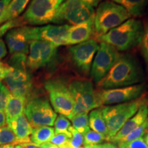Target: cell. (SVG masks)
<instances>
[{"mask_svg": "<svg viewBox=\"0 0 148 148\" xmlns=\"http://www.w3.org/2000/svg\"><path fill=\"white\" fill-rule=\"evenodd\" d=\"M71 25H47L41 27L26 26L27 38L29 41L34 40H43L53 44L57 47L64 45L66 34Z\"/></svg>", "mask_w": 148, "mask_h": 148, "instance_id": "cell-14", "label": "cell"}, {"mask_svg": "<svg viewBox=\"0 0 148 148\" xmlns=\"http://www.w3.org/2000/svg\"><path fill=\"white\" fill-rule=\"evenodd\" d=\"M148 130V123L147 121L144 122L142 125L138 126L136 128H135L134 130H132L130 133H129L127 136L123 137L122 139H121L118 142L119 143H128V142H131L132 140H134L136 139H138L140 137H143L144 134Z\"/></svg>", "mask_w": 148, "mask_h": 148, "instance_id": "cell-28", "label": "cell"}, {"mask_svg": "<svg viewBox=\"0 0 148 148\" xmlns=\"http://www.w3.org/2000/svg\"><path fill=\"white\" fill-rule=\"evenodd\" d=\"M7 54V48L3 39L0 38V60L4 58Z\"/></svg>", "mask_w": 148, "mask_h": 148, "instance_id": "cell-39", "label": "cell"}, {"mask_svg": "<svg viewBox=\"0 0 148 148\" xmlns=\"http://www.w3.org/2000/svg\"><path fill=\"white\" fill-rule=\"evenodd\" d=\"M8 66V65L7 64H4L0 62V83L2 82L1 81L3 80L5 78Z\"/></svg>", "mask_w": 148, "mask_h": 148, "instance_id": "cell-38", "label": "cell"}, {"mask_svg": "<svg viewBox=\"0 0 148 148\" xmlns=\"http://www.w3.org/2000/svg\"><path fill=\"white\" fill-rule=\"evenodd\" d=\"M29 1V0H11L0 21V24L18 17L26 8Z\"/></svg>", "mask_w": 148, "mask_h": 148, "instance_id": "cell-23", "label": "cell"}, {"mask_svg": "<svg viewBox=\"0 0 148 148\" xmlns=\"http://www.w3.org/2000/svg\"><path fill=\"white\" fill-rule=\"evenodd\" d=\"M148 101L145 93L137 99L111 106L100 107L108 130V141L114 136L129 119Z\"/></svg>", "mask_w": 148, "mask_h": 148, "instance_id": "cell-3", "label": "cell"}, {"mask_svg": "<svg viewBox=\"0 0 148 148\" xmlns=\"http://www.w3.org/2000/svg\"><path fill=\"white\" fill-rule=\"evenodd\" d=\"M147 123H148V117H147Z\"/></svg>", "mask_w": 148, "mask_h": 148, "instance_id": "cell-48", "label": "cell"}, {"mask_svg": "<svg viewBox=\"0 0 148 148\" xmlns=\"http://www.w3.org/2000/svg\"><path fill=\"white\" fill-rule=\"evenodd\" d=\"M10 94V90L6 86H5L2 82L0 83V111H5L8 98Z\"/></svg>", "mask_w": 148, "mask_h": 148, "instance_id": "cell-34", "label": "cell"}, {"mask_svg": "<svg viewBox=\"0 0 148 148\" xmlns=\"http://www.w3.org/2000/svg\"><path fill=\"white\" fill-rule=\"evenodd\" d=\"M143 138L144 141H145V143H146V145H147L148 147V130L145 133V134H144V135L143 136Z\"/></svg>", "mask_w": 148, "mask_h": 148, "instance_id": "cell-44", "label": "cell"}, {"mask_svg": "<svg viewBox=\"0 0 148 148\" xmlns=\"http://www.w3.org/2000/svg\"><path fill=\"white\" fill-rule=\"evenodd\" d=\"M24 114L32 127L53 126L57 114L46 97H30L27 100Z\"/></svg>", "mask_w": 148, "mask_h": 148, "instance_id": "cell-7", "label": "cell"}, {"mask_svg": "<svg viewBox=\"0 0 148 148\" xmlns=\"http://www.w3.org/2000/svg\"><path fill=\"white\" fill-rule=\"evenodd\" d=\"M5 42L11 54H28L30 41L27 38L26 26L10 29L5 35Z\"/></svg>", "mask_w": 148, "mask_h": 148, "instance_id": "cell-16", "label": "cell"}, {"mask_svg": "<svg viewBox=\"0 0 148 148\" xmlns=\"http://www.w3.org/2000/svg\"><path fill=\"white\" fill-rule=\"evenodd\" d=\"M143 34L141 41L140 42L139 47L140 53L145 61L146 70L148 74V19L143 21Z\"/></svg>", "mask_w": 148, "mask_h": 148, "instance_id": "cell-27", "label": "cell"}, {"mask_svg": "<svg viewBox=\"0 0 148 148\" xmlns=\"http://www.w3.org/2000/svg\"><path fill=\"white\" fill-rule=\"evenodd\" d=\"M119 55L120 53L112 46L105 42H99L89 73L96 84L108 73Z\"/></svg>", "mask_w": 148, "mask_h": 148, "instance_id": "cell-11", "label": "cell"}, {"mask_svg": "<svg viewBox=\"0 0 148 148\" xmlns=\"http://www.w3.org/2000/svg\"><path fill=\"white\" fill-rule=\"evenodd\" d=\"M56 1H61V2H63L64 1H65V0H56Z\"/></svg>", "mask_w": 148, "mask_h": 148, "instance_id": "cell-46", "label": "cell"}, {"mask_svg": "<svg viewBox=\"0 0 148 148\" xmlns=\"http://www.w3.org/2000/svg\"><path fill=\"white\" fill-rule=\"evenodd\" d=\"M121 148H123V147H121Z\"/></svg>", "mask_w": 148, "mask_h": 148, "instance_id": "cell-49", "label": "cell"}, {"mask_svg": "<svg viewBox=\"0 0 148 148\" xmlns=\"http://www.w3.org/2000/svg\"><path fill=\"white\" fill-rule=\"evenodd\" d=\"M55 135L54 128L50 126H39L32 129L30 136L31 143L37 146L47 143Z\"/></svg>", "mask_w": 148, "mask_h": 148, "instance_id": "cell-24", "label": "cell"}, {"mask_svg": "<svg viewBox=\"0 0 148 148\" xmlns=\"http://www.w3.org/2000/svg\"><path fill=\"white\" fill-rule=\"evenodd\" d=\"M27 58L26 54L23 53H14L12 54L9 59L8 66L14 69L27 70Z\"/></svg>", "mask_w": 148, "mask_h": 148, "instance_id": "cell-31", "label": "cell"}, {"mask_svg": "<svg viewBox=\"0 0 148 148\" xmlns=\"http://www.w3.org/2000/svg\"><path fill=\"white\" fill-rule=\"evenodd\" d=\"M5 123H6V119H5V112L0 111V127L5 126Z\"/></svg>", "mask_w": 148, "mask_h": 148, "instance_id": "cell-41", "label": "cell"}, {"mask_svg": "<svg viewBox=\"0 0 148 148\" xmlns=\"http://www.w3.org/2000/svg\"><path fill=\"white\" fill-rule=\"evenodd\" d=\"M121 5L131 17L137 18L143 15L148 3V0H112Z\"/></svg>", "mask_w": 148, "mask_h": 148, "instance_id": "cell-21", "label": "cell"}, {"mask_svg": "<svg viewBox=\"0 0 148 148\" xmlns=\"http://www.w3.org/2000/svg\"><path fill=\"white\" fill-rule=\"evenodd\" d=\"M8 126L16 136L18 144L31 143L30 136L33 127L27 121L24 113L10 122Z\"/></svg>", "mask_w": 148, "mask_h": 148, "instance_id": "cell-19", "label": "cell"}, {"mask_svg": "<svg viewBox=\"0 0 148 148\" xmlns=\"http://www.w3.org/2000/svg\"><path fill=\"white\" fill-rule=\"evenodd\" d=\"M145 73L136 57L130 53H120L108 73L97 83L98 88L124 87L143 83Z\"/></svg>", "mask_w": 148, "mask_h": 148, "instance_id": "cell-1", "label": "cell"}, {"mask_svg": "<svg viewBox=\"0 0 148 148\" xmlns=\"http://www.w3.org/2000/svg\"><path fill=\"white\" fill-rule=\"evenodd\" d=\"M23 148H40V146H37L32 143H23L21 144Z\"/></svg>", "mask_w": 148, "mask_h": 148, "instance_id": "cell-43", "label": "cell"}, {"mask_svg": "<svg viewBox=\"0 0 148 148\" xmlns=\"http://www.w3.org/2000/svg\"><path fill=\"white\" fill-rule=\"evenodd\" d=\"M11 0H0V21Z\"/></svg>", "mask_w": 148, "mask_h": 148, "instance_id": "cell-37", "label": "cell"}, {"mask_svg": "<svg viewBox=\"0 0 148 148\" xmlns=\"http://www.w3.org/2000/svg\"><path fill=\"white\" fill-rule=\"evenodd\" d=\"M93 35H95L94 16L84 23L71 25L66 34L64 45H77L90 39Z\"/></svg>", "mask_w": 148, "mask_h": 148, "instance_id": "cell-17", "label": "cell"}, {"mask_svg": "<svg viewBox=\"0 0 148 148\" xmlns=\"http://www.w3.org/2000/svg\"><path fill=\"white\" fill-rule=\"evenodd\" d=\"M88 121L90 128L104 136L108 141V130L101 108H95L90 111L88 114Z\"/></svg>", "mask_w": 148, "mask_h": 148, "instance_id": "cell-22", "label": "cell"}, {"mask_svg": "<svg viewBox=\"0 0 148 148\" xmlns=\"http://www.w3.org/2000/svg\"><path fill=\"white\" fill-rule=\"evenodd\" d=\"M99 43L93 38L69 48V54L74 66L81 73L88 75L90 73L92 61L97 52Z\"/></svg>", "mask_w": 148, "mask_h": 148, "instance_id": "cell-13", "label": "cell"}, {"mask_svg": "<svg viewBox=\"0 0 148 148\" xmlns=\"http://www.w3.org/2000/svg\"><path fill=\"white\" fill-rule=\"evenodd\" d=\"M73 127L77 132L84 135L90 130L88 113L83 112L74 115L71 119Z\"/></svg>", "mask_w": 148, "mask_h": 148, "instance_id": "cell-25", "label": "cell"}, {"mask_svg": "<svg viewBox=\"0 0 148 148\" xmlns=\"http://www.w3.org/2000/svg\"><path fill=\"white\" fill-rule=\"evenodd\" d=\"M7 144H18L16 136L8 126L0 127V146Z\"/></svg>", "mask_w": 148, "mask_h": 148, "instance_id": "cell-29", "label": "cell"}, {"mask_svg": "<svg viewBox=\"0 0 148 148\" xmlns=\"http://www.w3.org/2000/svg\"><path fill=\"white\" fill-rule=\"evenodd\" d=\"M94 15V27L96 38L106 34L132 18L121 5L110 0L103 1L99 5Z\"/></svg>", "mask_w": 148, "mask_h": 148, "instance_id": "cell-4", "label": "cell"}, {"mask_svg": "<svg viewBox=\"0 0 148 148\" xmlns=\"http://www.w3.org/2000/svg\"><path fill=\"white\" fill-rule=\"evenodd\" d=\"M79 148H85V147H84H84H79Z\"/></svg>", "mask_w": 148, "mask_h": 148, "instance_id": "cell-47", "label": "cell"}, {"mask_svg": "<svg viewBox=\"0 0 148 148\" xmlns=\"http://www.w3.org/2000/svg\"><path fill=\"white\" fill-rule=\"evenodd\" d=\"M27 101L25 98L18 97L12 94L9 95L4 111L7 124L8 125L16 117L24 113Z\"/></svg>", "mask_w": 148, "mask_h": 148, "instance_id": "cell-20", "label": "cell"}, {"mask_svg": "<svg viewBox=\"0 0 148 148\" xmlns=\"http://www.w3.org/2000/svg\"><path fill=\"white\" fill-rule=\"evenodd\" d=\"M3 80L12 95L25 98L27 100L31 97L32 82L27 70L14 69L8 66Z\"/></svg>", "mask_w": 148, "mask_h": 148, "instance_id": "cell-15", "label": "cell"}, {"mask_svg": "<svg viewBox=\"0 0 148 148\" xmlns=\"http://www.w3.org/2000/svg\"><path fill=\"white\" fill-rule=\"evenodd\" d=\"M148 117V101L143 103L140 107L137 112L129 119L121 127L117 133L114 136L111 137L108 142L117 143L129 133H130L135 128L140 126L147 120Z\"/></svg>", "mask_w": 148, "mask_h": 148, "instance_id": "cell-18", "label": "cell"}, {"mask_svg": "<svg viewBox=\"0 0 148 148\" xmlns=\"http://www.w3.org/2000/svg\"><path fill=\"white\" fill-rule=\"evenodd\" d=\"M40 148H60L58 147V146L55 145L54 144L50 143V142H47V143H45L42 144L40 146Z\"/></svg>", "mask_w": 148, "mask_h": 148, "instance_id": "cell-42", "label": "cell"}, {"mask_svg": "<svg viewBox=\"0 0 148 148\" xmlns=\"http://www.w3.org/2000/svg\"><path fill=\"white\" fill-rule=\"evenodd\" d=\"M45 88L55 112L71 120L73 115L74 101L69 84L61 79H49L45 83Z\"/></svg>", "mask_w": 148, "mask_h": 148, "instance_id": "cell-5", "label": "cell"}, {"mask_svg": "<svg viewBox=\"0 0 148 148\" xmlns=\"http://www.w3.org/2000/svg\"><path fill=\"white\" fill-rule=\"evenodd\" d=\"M117 147L119 148H148L143 137H140L128 143H117Z\"/></svg>", "mask_w": 148, "mask_h": 148, "instance_id": "cell-35", "label": "cell"}, {"mask_svg": "<svg viewBox=\"0 0 148 148\" xmlns=\"http://www.w3.org/2000/svg\"><path fill=\"white\" fill-rule=\"evenodd\" d=\"M61 3L56 0H32L21 18L25 25H40L53 22Z\"/></svg>", "mask_w": 148, "mask_h": 148, "instance_id": "cell-9", "label": "cell"}, {"mask_svg": "<svg viewBox=\"0 0 148 148\" xmlns=\"http://www.w3.org/2000/svg\"><path fill=\"white\" fill-rule=\"evenodd\" d=\"M94 14V8L82 0H65L58 8L53 23L67 22L75 25L88 21Z\"/></svg>", "mask_w": 148, "mask_h": 148, "instance_id": "cell-8", "label": "cell"}, {"mask_svg": "<svg viewBox=\"0 0 148 148\" xmlns=\"http://www.w3.org/2000/svg\"><path fill=\"white\" fill-rule=\"evenodd\" d=\"M54 132L55 134H63L66 135L68 138H71L72 134L71 133V122L67 118L63 115L57 116L54 125Z\"/></svg>", "mask_w": 148, "mask_h": 148, "instance_id": "cell-26", "label": "cell"}, {"mask_svg": "<svg viewBox=\"0 0 148 148\" xmlns=\"http://www.w3.org/2000/svg\"><path fill=\"white\" fill-rule=\"evenodd\" d=\"M85 148H119L116 145L110 142H105V143L98 144L95 145H84Z\"/></svg>", "mask_w": 148, "mask_h": 148, "instance_id": "cell-36", "label": "cell"}, {"mask_svg": "<svg viewBox=\"0 0 148 148\" xmlns=\"http://www.w3.org/2000/svg\"><path fill=\"white\" fill-rule=\"evenodd\" d=\"M82 1L94 8V7H97L99 3L102 2L103 0H82Z\"/></svg>", "mask_w": 148, "mask_h": 148, "instance_id": "cell-40", "label": "cell"}, {"mask_svg": "<svg viewBox=\"0 0 148 148\" xmlns=\"http://www.w3.org/2000/svg\"><path fill=\"white\" fill-rule=\"evenodd\" d=\"M83 136L84 145H95L107 141L106 138L104 136L90 130L83 135Z\"/></svg>", "mask_w": 148, "mask_h": 148, "instance_id": "cell-30", "label": "cell"}, {"mask_svg": "<svg viewBox=\"0 0 148 148\" xmlns=\"http://www.w3.org/2000/svg\"><path fill=\"white\" fill-rule=\"evenodd\" d=\"M57 47L43 40L30 41L27 58V67L32 71L40 69L49 65L54 60Z\"/></svg>", "mask_w": 148, "mask_h": 148, "instance_id": "cell-12", "label": "cell"}, {"mask_svg": "<svg viewBox=\"0 0 148 148\" xmlns=\"http://www.w3.org/2000/svg\"><path fill=\"white\" fill-rule=\"evenodd\" d=\"M143 34L142 21L130 18L106 34L97 37V41L108 44L118 51H125L139 46Z\"/></svg>", "mask_w": 148, "mask_h": 148, "instance_id": "cell-2", "label": "cell"}, {"mask_svg": "<svg viewBox=\"0 0 148 148\" xmlns=\"http://www.w3.org/2000/svg\"><path fill=\"white\" fill-rule=\"evenodd\" d=\"M25 24L22 19L21 16L14 18V19L6 21L4 24L0 26V38L3 35L6 34L9 30L11 29L15 28L16 27L24 26Z\"/></svg>", "mask_w": 148, "mask_h": 148, "instance_id": "cell-32", "label": "cell"}, {"mask_svg": "<svg viewBox=\"0 0 148 148\" xmlns=\"http://www.w3.org/2000/svg\"><path fill=\"white\" fill-rule=\"evenodd\" d=\"M71 133L72 134L71 138H70V144L73 148H79L82 147L84 144V136L75 130L73 126L71 128Z\"/></svg>", "mask_w": 148, "mask_h": 148, "instance_id": "cell-33", "label": "cell"}, {"mask_svg": "<svg viewBox=\"0 0 148 148\" xmlns=\"http://www.w3.org/2000/svg\"><path fill=\"white\" fill-rule=\"evenodd\" d=\"M14 144H7L2 146H0V148H14Z\"/></svg>", "mask_w": 148, "mask_h": 148, "instance_id": "cell-45", "label": "cell"}, {"mask_svg": "<svg viewBox=\"0 0 148 148\" xmlns=\"http://www.w3.org/2000/svg\"><path fill=\"white\" fill-rule=\"evenodd\" d=\"M145 90L146 84L144 82L124 87L108 89L99 88L95 90L97 108L134 100L143 95Z\"/></svg>", "mask_w": 148, "mask_h": 148, "instance_id": "cell-6", "label": "cell"}, {"mask_svg": "<svg viewBox=\"0 0 148 148\" xmlns=\"http://www.w3.org/2000/svg\"><path fill=\"white\" fill-rule=\"evenodd\" d=\"M74 101L73 115L97 108L95 90L91 81L88 79H74L69 84Z\"/></svg>", "mask_w": 148, "mask_h": 148, "instance_id": "cell-10", "label": "cell"}]
</instances>
